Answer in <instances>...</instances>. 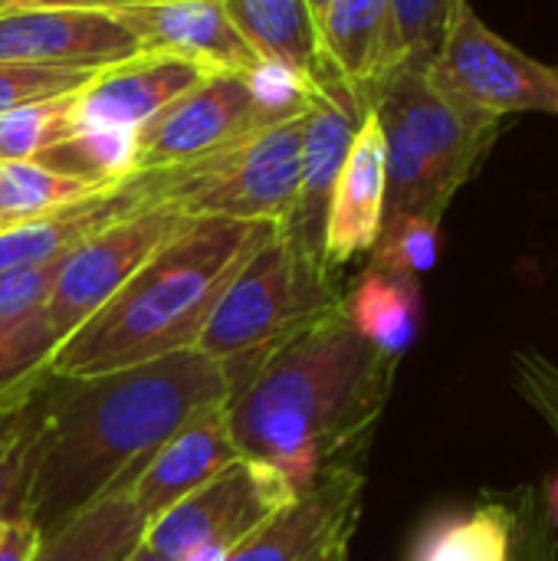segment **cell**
Segmentation results:
<instances>
[{"label":"cell","mask_w":558,"mask_h":561,"mask_svg":"<svg viewBox=\"0 0 558 561\" xmlns=\"http://www.w3.org/2000/svg\"><path fill=\"white\" fill-rule=\"evenodd\" d=\"M36 7H79L76 0H0L3 10H36Z\"/></svg>","instance_id":"obj_36"},{"label":"cell","mask_w":558,"mask_h":561,"mask_svg":"<svg viewBox=\"0 0 558 561\" xmlns=\"http://www.w3.org/2000/svg\"><path fill=\"white\" fill-rule=\"evenodd\" d=\"M365 108L385 135V217L437 220L493 151L503 118L441 95L424 62H401L378 79Z\"/></svg>","instance_id":"obj_4"},{"label":"cell","mask_w":558,"mask_h":561,"mask_svg":"<svg viewBox=\"0 0 558 561\" xmlns=\"http://www.w3.org/2000/svg\"><path fill=\"white\" fill-rule=\"evenodd\" d=\"M299 493L266 463L240 457L145 526L141 546L168 561H224Z\"/></svg>","instance_id":"obj_8"},{"label":"cell","mask_w":558,"mask_h":561,"mask_svg":"<svg viewBox=\"0 0 558 561\" xmlns=\"http://www.w3.org/2000/svg\"><path fill=\"white\" fill-rule=\"evenodd\" d=\"M342 312L349 325L385 358L401 362L421 332L424 296L421 279L365 266V273L342 293Z\"/></svg>","instance_id":"obj_21"},{"label":"cell","mask_w":558,"mask_h":561,"mask_svg":"<svg viewBox=\"0 0 558 561\" xmlns=\"http://www.w3.org/2000/svg\"><path fill=\"white\" fill-rule=\"evenodd\" d=\"M79 7H125V3H151V0H76Z\"/></svg>","instance_id":"obj_37"},{"label":"cell","mask_w":558,"mask_h":561,"mask_svg":"<svg viewBox=\"0 0 558 561\" xmlns=\"http://www.w3.org/2000/svg\"><path fill=\"white\" fill-rule=\"evenodd\" d=\"M428 79L451 102L493 118L513 112L558 115V66L506 43L477 16L470 0L457 10L441 49L428 62Z\"/></svg>","instance_id":"obj_9"},{"label":"cell","mask_w":558,"mask_h":561,"mask_svg":"<svg viewBox=\"0 0 558 561\" xmlns=\"http://www.w3.org/2000/svg\"><path fill=\"white\" fill-rule=\"evenodd\" d=\"M145 53L141 36L109 7H36L0 13V62L102 69Z\"/></svg>","instance_id":"obj_11"},{"label":"cell","mask_w":558,"mask_h":561,"mask_svg":"<svg viewBox=\"0 0 558 561\" xmlns=\"http://www.w3.org/2000/svg\"><path fill=\"white\" fill-rule=\"evenodd\" d=\"M234 460H240V450L230 434L227 401H224L201 411L171 440H164L161 450L132 480L128 496L148 526L155 516L168 513L174 503L201 490Z\"/></svg>","instance_id":"obj_16"},{"label":"cell","mask_w":558,"mask_h":561,"mask_svg":"<svg viewBox=\"0 0 558 561\" xmlns=\"http://www.w3.org/2000/svg\"><path fill=\"white\" fill-rule=\"evenodd\" d=\"M464 3L467 0H391L385 72H391L401 62L428 66L434 59V53L441 49V43Z\"/></svg>","instance_id":"obj_26"},{"label":"cell","mask_w":558,"mask_h":561,"mask_svg":"<svg viewBox=\"0 0 558 561\" xmlns=\"http://www.w3.org/2000/svg\"><path fill=\"white\" fill-rule=\"evenodd\" d=\"M388 26L391 0H329L319 20L322 59L362 108L388 66Z\"/></svg>","instance_id":"obj_20"},{"label":"cell","mask_w":558,"mask_h":561,"mask_svg":"<svg viewBox=\"0 0 558 561\" xmlns=\"http://www.w3.org/2000/svg\"><path fill=\"white\" fill-rule=\"evenodd\" d=\"M546 421H549V427L556 431V437H558V417H546Z\"/></svg>","instance_id":"obj_40"},{"label":"cell","mask_w":558,"mask_h":561,"mask_svg":"<svg viewBox=\"0 0 558 561\" xmlns=\"http://www.w3.org/2000/svg\"><path fill=\"white\" fill-rule=\"evenodd\" d=\"M342 293L335 273L276 224L217 296L194 352L217 362L234 391L280 345L332 312Z\"/></svg>","instance_id":"obj_5"},{"label":"cell","mask_w":558,"mask_h":561,"mask_svg":"<svg viewBox=\"0 0 558 561\" xmlns=\"http://www.w3.org/2000/svg\"><path fill=\"white\" fill-rule=\"evenodd\" d=\"M145 43L210 72H257L266 62L234 26L224 0H151L112 7Z\"/></svg>","instance_id":"obj_14"},{"label":"cell","mask_w":558,"mask_h":561,"mask_svg":"<svg viewBox=\"0 0 558 561\" xmlns=\"http://www.w3.org/2000/svg\"><path fill=\"white\" fill-rule=\"evenodd\" d=\"M145 536V519L128 490L105 493L59 529L39 536L30 561H125Z\"/></svg>","instance_id":"obj_22"},{"label":"cell","mask_w":558,"mask_h":561,"mask_svg":"<svg viewBox=\"0 0 558 561\" xmlns=\"http://www.w3.org/2000/svg\"><path fill=\"white\" fill-rule=\"evenodd\" d=\"M513 368H516V385L536 404V411L543 417H558V365L546 362L543 355L523 352L513 358Z\"/></svg>","instance_id":"obj_33"},{"label":"cell","mask_w":558,"mask_h":561,"mask_svg":"<svg viewBox=\"0 0 558 561\" xmlns=\"http://www.w3.org/2000/svg\"><path fill=\"white\" fill-rule=\"evenodd\" d=\"M312 92L289 72H207L168 108L135 128V171L174 168L214 154L266 125L303 115Z\"/></svg>","instance_id":"obj_7"},{"label":"cell","mask_w":558,"mask_h":561,"mask_svg":"<svg viewBox=\"0 0 558 561\" xmlns=\"http://www.w3.org/2000/svg\"><path fill=\"white\" fill-rule=\"evenodd\" d=\"M326 3H329V0H309V7H312V13H316V23L322 20V10H326Z\"/></svg>","instance_id":"obj_39"},{"label":"cell","mask_w":558,"mask_h":561,"mask_svg":"<svg viewBox=\"0 0 558 561\" xmlns=\"http://www.w3.org/2000/svg\"><path fill=\"white\" fill-rule=\"evenodd\" d=\"M395 368L349 325L339 302L230 391L227 424L240 457L273 467L303 496L322 473L358 463Z\"/></svg>","instance_id":"obj_2"},{"label":"cell","mask_w":558,"mask_h":561,"mask_svg":"<svg viewBox=\"0 0 558 561\" xmlns=\"http://www.w3.org/2000/svg\"><path fill=\"white\" fill-rule=\"evenodd\" d=\"M72 95L0 115V161H36L53 145L72 138L79 131L72 118Z\"/></svg>","instance_id":"obj_27"},{"label":"cell","mask_w":558,"mask_h":561,"mask_svg":"<svg viewBox=\"0 0 558 561\" xmlns=\"http://www.w3.org/2000/svg\"><path fill=\"white\" fill-rule=\"evenodd\" d=\"M125 561H168V559H161V556H158V552H151L148 546H138V549H135V552H132Z\"/></svg>","instance_id":"obj_38"},{"label":"cell","mask_w":558,"mask_h":561,"mask_svg":"<svg viewBox=\"0 0 558 561\" xmlns=\"http://www.w3.org/2000/svg\"><path fill=\"white\" fill-rule=\"evenodd\" d=\"M39 546V529L26 516L7 519V529L0 536V561H30Z\"/></svg>","instance_id":"obj_34"},{"label":"cell","mask_w":558,"mask_h":561,"mask_svg":"<svg viewBox=\"0 0 558 561\" xmlns=\"http://www.w3.org/2000/svg\"><path fill=\"white\" fill-rule=\"evenodd\" d=\"M349 546H352V533H342V536L329 539L309 561H349Z\"/></svg>","instance_id":"obj_35"},{"label":"cell","mask_w":558,"mask_h":561,"mask_svg":"<svg viewBox=\"0 0 558 561\" xmlns=\"http://www.w3.org/2000/svg\"><path fill=\"white\" fill-rule=\"evenodd\" d=\"M62 260L43 263V266L0 270V322L30 316L36 309H46V299L53 293V283H56V273H59Z\"/></svg>","instance_id":"obj_31"},{"label":"cell","mask_w":558,"mask_h":561,"mask_svg":"<svg viewBox=\"0 0 558 561\" xmlns=\"http://www.w3.org/2000/svg\"><path fill=\"white\" fill-rule=\"evenodd\" d=\"M437 256H441V224L428 217L398 214L382 220L375 247L368 250V266L421 279L428 270H434Z\"/></svg>","instance_id":"obj_28"},{"label":"cell","mask_w":558,"mask_h":561,"mask_svg":"<svg viewBox=\"0 0 558 561\" xmlns=\"http://www.w3.org/2000/svg\"><path fill=\"white\" fill-rule=\"evenodd\" d=\"M365 477L358 463L322 473L293 506L240 542L224 561H309L329 539L355 533Z\"/></svg>","instance_id":"obj_15"},{"label":"cell","mask_w":558,"mask_h":561,"mask_svg":"<svg viewBox=\"0 0 558 561\" xmlns=\"http://www.w3.org/2000/svg\"><path fill=\"white\" fill-rule=\"evenodd\" d=\"M155 204L148 194L145 171H135L69 207H59L46 217H36L30 224L0 230V270H20V266H43L69 256L79 243H86L92 233L105 230L109 224Z\"/></svg>","instance_id":"obj_18"},{"label":"cell","mask_w":558,"mask_h":561,"mask_svg":"<svg viewBox=\"0 0 558 561\" xmlns=\"http://www.w3.org/2000/svg\"><path fill=\"white\" fill-rule=\"evenodd\" d=\"M510 556V510L506 503H483L467 513L434 519L414 542L411 561H506Z\"/></svg>","instance_id":"obj_24"},{"label":"cell","mask_w":558,"mask_h":561,"mask_svg":"<svg viewBox=\"0 0 558 561\" xmlns=\"http://www.w3.org/2000/svg\"><path fill=\"white\" fill-rule=\"evenodd\" d=\"M3 529H7V519H0V536H3Z\"/></svg>","instance_id":"obj_41"},{"label":"cell","mask_w":558,"mask_h":561,"mask_svg":"<svg viewBox=\"0 0 558 561\" xmlns=\"http://www.w3.org/2000/svg\"><path fill=\"white\" fill-rule=\"evenodd\" d=\"M510 510V556L506 561H556V539L549 519L539 513L529 493L520 503H506Z\"/></svg>","instance_id":"obj_32"},{"label":"cell","mask_w":558,"mask_h":561,"mask_svg":"<svg viewBox=\"0 0 558 561\" xmlns=\"http://www.w3.org/2000/svg\"><path fill=\"white\" fill-rule=\"evenodd\" d=\"M30 437H33V404L0 417V519L23 516Z\"/></svg>","instance_id":"obj_30"},{"label":"cell","mask_w":558,"mask_h":561,"mask_svg":"<svg viewBox=\"0 0 558 561\" xmlns=\"http://www.w3.org/2000/svg\"><path fill=\"white\" fill-rule=\"evenodd\" d=\"M276 224L191 220L56 348L53 378H92L194 348L217 296Z\"/></svg>","instance_id":"obj_3"},{"label":"cell","mask_w":558,"mask_h":561,"mask_svg":"<svg viewBox=\"0 0 558 561\" xmlns=\"http://www.w3.org/2000/svg\"><path fill=\"white\" fill-rule=\"evenodd\" d=\"M59 342L46 309L0 322V417L30 408L43 394L53 381L49 362Z\"/></svg>","instance_id":"obj_23"},{"label":"cell","mask_w":558,"mask_h":561,"mask_svg":"<svg viewBox=\"0 0 558 561\" xmlns=\"http://www.w3.org/2000/svg\"><path fill=\"white\" fill-rule=\"evenodd\" d=\"M553 519H556V526H558V510H553Z\"/></svg>","instance_id":"obj_42"},{"label":"cell","mask_w":558,"mask_h":561,"mask_svg":"<svg viewBox=\"0 0 558 561\" xmlns=\"http://www.w3.org/2000/svg\"><path fill=\"white\" fill-rule=\"evenodd\" d=\"M112 66V62H109ZM99 69H76V66H30V62H0V115L62 99L79 92Z\"/></svg>","instance_id":"obj_29"},{"label":"cell","mask_w":558,"mask_h":561,"mask_svg":"<svg viewBox=\"0 0 558 561\" xmlns=\"http://www.w3.org/2000/svg\"><path fill=\"white\" fill-rule=\"evenodd\" d=\"M365 115L368 112L355 99L335 95V92H316L312 105L306 112L299 191H296V204H293L289 217L280 227L312 260H322L329 201H332L339 171L345 164V154L355 141V131L365 122Z\"/></svg>","instance_id":"obj_13"},{"label":"cell","mask_w":558,"mask_h":561,"mask_svg":"<svg viewBox=\"0 0 558 561\" xmlns=\"http://www.w3.org/2000/svg\"><path fill=\"white\" fill-rule=\"evenodd\" d=\"M306 112L266 125L214 154L145 171L155 204L191 220L283 224L296 204Z\"/></svg>","instance_id":"obj_6"},{"label":"cell","mask_w":558,"mask_h":561,"mask_svg":"<svg viewBox=\"0 0 558 561\" xmlns=\"http://www.w3.org/2000/svg\"><path fill=\"white\" fill-rule=\"evenodd\" d=\"M187 224L191 217L181 210L168 204H148L79 243L59 263L53 293L46 299V316L56 335L69 339L82 322H89Z\"/></svg>","instance_id":"obj_10"},{"label":"cell","mask_w":558,"mask_h":561,"mask_svg":"<svg viewBox=\"0 0 558 561\" xmlns=\"http://www.w3.org/2000/svg\"><path fill=\"white\" fill-rule=\"evenodd\" d=\"M210 69L161 49H145L122 62L102 66L76 95L72 118L79 131H135L178 95L197 85Z\"/></svg>","instance_id":"obj_12"},{"label":"cell","mask_w":558,"mask_h":561,"mask_svg":"<svg viewBox=\"0 0 558 561\" xmlns=\"http://www.w3.org/2000/svg\"><path fill=\"white\" fill-rule=\"evenodd\" d=\"M385 197H388L385 135L375 115L368 112L355 131V141L345 154V164L339 171L329 201L322 260L332 273L365 256L375 247V237L385 220Z\"/></svg>","instance_id":"obj_17"},{"label":"cell","mask_w":558,"mask_h":561,"mask_svg":"<svg viewBox=\"0 0 558 561\" xmlns=\"http://www.w3.org/2000/svg\"><path fill=\"white\" fill-rule=\"evenodd\" d=\"M227 398L224 368L194 348L109 375L53 378L33 401L23 516L46 536L105 493L128 490L164 440Z\"/></svg>","instance_id":"obj_1"},{"label":"cell","mask_w":558,"mask_h":561,"mask_svg":"<svg viewBox=\"0 0 558 561\" xmlns=\"http://www.w3.org/2000/svg\"><path fill=\"white\" fill-rule=\"evenodd\" d=\"M102 187L109 184H92L36 161H0V230L46 217Z\"/></svg>","instance_id":"obj_25"},{"label":"cell","mask_w":558,"mask_h":561,"mask_svg":"<svg viewBox=\"0 0 558 561\" xmlns=\"http://www.w3.org/2000/svg\"><path fill=\"white\" fill-rule=\"evenodd\" d=\"M224 7L266 66L296 76L312 95L335 92L355 99L322 59L319 23L309 0H224Z\"/></svg>","instance_id":"obj_19"}]
</instances>
